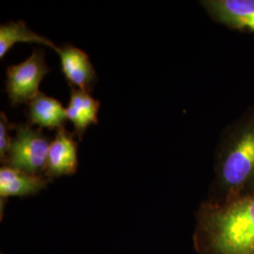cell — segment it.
Wrapping results in <instances>:
<instances>
[{
	"label": "cell",
	"mask_w": 254,
	"mask_h": 254,
	"mask_svg": "<svg viewBox=\"0 0 254 254\" xmlns=\"http://www.w3.org/2000/svg\"><path fill=\"white\" fill-rule=\"evenodd\" d=\"M194 245L198 254H254V191L202 202Z\"/></svg>",
	"instance_id": "6da1fadb"
},
{
	"label": "cell",
	"mask_w": 254,
	"mask_h": 254,
	"mask_svg": "<svg viewBox=\"0 0 254 254\" xmlns=\"http://www.w3.org/2000/svg\"><path fill=\"white\" fill-rule=\"evenodd\" d=\"M215 173V193L209 200H226L254 191V108L224 132Z\"/></svg>",
	"instance_id": "7a4b0ae2"
},
{
	"label": "cell",
	"mask_w": 254,
	"mask_h": 254,
	"mask_svg": "<svg viewBox=\"0 0 254 254\" xmlns=\"http://www.w3.org/2000/svg\"><path fill=\"white\" fill-rule=\"evenodd\" d=\"M9 153L4 164L24 173L42 176L46 173L51 141L42 128L30 124H15Z\"/></svg>",
	"instance_id": "3957f363"
},
{
	"label": "cell",
	"mask_w": 254,
	"mask_h": 254,
	"mask_svg": "<svg viewBox=\"0 0 254 254\" xmlns=\"http://www.w3.org/2000/svg\"><path fill=\"white\" fill-rule=\"evenodd\" d=\"M49 73L46 53L40 48H36L24 62L9 66L6 72L5 91L10 106L16 108L19 105L28 104L40 92V84Z\"/></svg>",
	"instance_id": "277c9868"
},
{
	"label": "cell",
	"mask_w": 254,
	"mask_h": 254,
	"mask_svg": "<svg viewBox=\"0 0 254 254\" xmlns=\"http://www.w3.org/2000/svg\"><path fill=\"white\" fill-rule=\"evenodd\" d=\"M200 5L211 18L228 28L254 33V0H203Z\"/></svg>",
	"instance_id": "5b68a950"
},
{
	"label": "cell",
	"mask_w": 254,
	"mask_h": 254,
	"mask_svg": "<svg viewBox=\"0 0 254 254\" xmlns=\"http://www.w3.org/2000/svg\"><path fill=\"white\" fill-rule=\"evenodd\" d=\"M56 52L60 56L61 69L70 87L91 93L98 76L89 55L69 44L58 47Z\"/></svg>",
	"instance_id": "8992f818"
},
{
	"label": "cell",
	"mask_w": 254,
	"mask_h": 254,
	"mask_svg": "<svg viewBox=\"0 0 254 254\" xmlns=\"http://www.w3.org/2000/svg\"><path fill=\"white\" fill-rule=\"evenodd\" d=\"M75 137L73 133L69 132L64 127L57 130L47 157L45 173L48 179L76 173L78 166V140Z\"/></svg>",
	"instance_id": "52a82bcc"
},
{
	"label": "cell",
	"mask_w": 254,
	"mask_h": 254,
	"mask_svg": "<svg viewBox=\"0 0 254 254\" xmlns=\"http://www.w3.org/2000/svg\"><path fill=\"white\" fill-rule=\"evenodd\" d=\"M71 95L68 107L65 108L67 120L73 125V134L82 140L85 132L92 125L98 124L100 101L94 99L86 91L70 87Z\"/></svg>",
	"instance_id": "ba28073f"
},
{
	"label": "cell",
	"mask_w": 254,
	"mask_h": 254,
	"mask_svg": "<svg viewBox=\"0 0 254 254\" xmlns=\"http://www.w3.org/2000/svg\"><path fill=\"white\" fill-rule=\"evenodd\" d=\"M27 117L28 124L39 128L59 130L67 121L66 110L62 103L40 91L28 104Z\"/></svg>",
	"instance_id": "9c48e42d"
},
{
	"label": "cell",
	"mask_w": 254,
	"mask_h": 254,
	"mask_svg": "<svg viewBox=\"0 0 254 254\" xmlns=\"http://www.w3.org/2000/svg\"><path fill=\"white\" fill-rule=\"evenodd\" d=\"M48 183V178L31 175L9 166L0 169V196L25 197L39 193Z\"/></svg>",
	"instance_id": "30bf717a"
},
{
	"label": "cell",
	"mask_w": 254,
	"mask_h": 254,
	"mask_svg": "<svg viewBox=\"0 0 254 254\" xmlns=\"http://www.w3.org/2000/svg\"><path fill=\"white\" fill-rule=\"evenodd\" d=\"M17 43L40 44L55 51L58 49V46H55L52 41L32 31L23 20L2 24L0 26V59L3 60L11 47Z\"/></svg>",
	"instance_id": "8fae6325"
},
{
	"label": "cell",
	"mask_w": 254,
	"mask_h": 254,
	"mask_svg": "<svg viewBox=\"0 0 254 254\" xmlns=\"http://www.w3.org/2000/svg\"><path fill=\"white\" fill-rule=\"evenodd\" d=\"M15 124L9 121L6 113L1 111L0 113V159L4 163L9 153V147L11 144L12 136L9 135L11 130H14Z\"/></svg>",
	"instance_id": "7c38bea8"
}]
</instances>
